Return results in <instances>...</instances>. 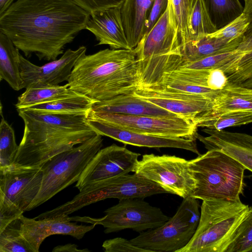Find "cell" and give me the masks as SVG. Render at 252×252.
Instances as JSON below:
<instances>
[{
  "mask_svg": "<svg viewBox=\"0 0 252 252\" xmlns=\"http://www.w3.org/2000/svg\"><path fill=\"white\" fill-rule=\"evenodd\" d=\"M90 18L72 0H17L0 16V32L26 57L53 61Z\"/></svg>",
  "mask_w": 252,
  "mask_h": 252,
  "instance_id": "1",
  "label": "cell"
},
{
  "mask_svg": "<svg viewBox=\"0 0 252 252\" xmlns=\"http://www.w3.org/2000/svg\"><path fill=\"white\" fill-rule=\"evenodd\" d=\"M17 111L25 125L23 136L13 163L17 165L41 168L54 156L97 134L87 123L90 111Z\"/></svg>",
  "mask_w": 252,
  "mask_h": 252,
  "instance_id": "2",
  "label": "cell"
},
{
  "mask_svg": "<svg viewBox=\"0 0 252 252\" xmlns=\"http://www.w3.org/2000/svg\"><path fill=\"white\" fill-rule=\"evenodd\" d=\"M139 75L134 50L105 49L82 56L67 81L68 87L96 101L133 93Z\"/></svg>",
  "mask_w": 252,
  "mask_h": 252,
  "instance_id": "3",
  "label": "cell"
},
{
  "mask_svg": "<svg viewBox=\"0 0 252 252\" xmlns=\"http://www.w3.org/2000/svg\"><path fill=\"white\" fill-rule=\"evenodd\" d=\"M189 163L195 181L191 197L202 201L240 199L246 169L237 160L212 149Z\"/></svg>",
  "mask_w": 252,
  "mask_h": 252,
  "instance_id": "4",
  "label": "cell"
},
{
  "mask_svg": "<svg viewBox=\"0 0 252 252\" xmlns=\"http://www.w3.org/2000/svg\"><path fill=\"white\" fill-rule=\"evenodd\" d=\"M249 207L240 200H203L197 229L177 252H225Z\"/></svg>",
  "mask_w": 252,
  "mask_h": 252,
  "instance_id": "5",
  "label": "cell"
},
{
  "mask_svg": "<svg viewBox=\"0 0 252 252\" xmlns=\"http://www.w3.org/2000/svg\"><path fill=\"white\" fill-rule=\"evenodd\" d=\"M181 36L177 20L170 0L151 30L136 47L139 84L150 85L162 74L167 65L180 54Z\"/></svg>",
  "mask_w": 252,
  "mask_h": 252,
  "instance_id": "6",
  "label": "cell"
},
{
  "mask_svg": "<svg viewBox=\"0 0 252 252\" xmlns=\"http://www.w3.org/2000/svg\"><path fill=\"white\" fill-rule=\"evenodd\" d=\"M167 192L157 184L134 173L121 174L92 183L82 188L70 201L52 210L43 213L37 219L69 215L83 207L107 198L119 200L129 198H144Z\"/></svg>",
  "mask_w": 252,
  "mask_h": 252,
  "instance_id": "7",
  "label": "cell"
},
{
  "mask_svg": "<svg viewBox=\"0 0 252 252\" xmlns=\"http://www.w3.org/2000/svg\"><path fill=\"white\" fill-rule=\"evenodd\" d=\"M102 146V135L96 134L45 163L41 167L43 178L40 189L28 211L39 206L77 182L89 162Z\"/></svg>",
  "mask_w": 252,
  "mask_h": 252,
  "instance_id": "8",
  "label": "cell"
},
{
  "mask_svg": "<svg viewBox=\"0 0 252 252\" xmlns=\"http://www.w3.org/2000/svg\"><path fill=\"white\" fill-rule=\"evenodd\" d=\"M200 216L198 199L189 196L183 199L175 215L163 224L140 232L130 241L150 252H177L193 236Z\"/></svg>",
  "mask_w": 252,
  "mask_h": 252,
  "instance_id": "9",
  "label": "cell"
},
{
  "mask_svg": "<svg viewBox=\"0 0 252 252\" xmlns=\"http://www.w3.org/2000/svg\"><path fill=\"white\" fill-rule=\"evenodd\" d=\"M42 178L41 168L12 164L0 168V230L28 211L39 192Z\"/></svg>",
  "mask_w": 252,
  "mask_h": 252,
  "instance_id": "10",
  "label": "cell"
},
{
  "mask_svg": "<svg viewBox=\"0 0 252 252\" xmlns=\"http://www.w3.org/2000/svg\"><path fill=\"white\" fill-rule=\"evenodd\" d=\"M100 218L74 216L71 221L101 225L106 234L130 229L138 232L154 229L166 222L170 218L159 208L153 206L143 198L119 200L118 204L106 210Z\"/></svg>",
  "mask_w": 252,
  "mask_h": 252,
  "instance_id": "11",
  "label": "cell"
},
{
  "mask_svg": "<svg viewBox=\"0 0 252 252\" xmlns=\"http://www.w3.org/2000/svg\"><path fill=\"white\" fill-rule=\"evenodd\" d=\"M134 172L183 199L191 197L195 188L189 160L175 156L144 155Z\"/></svg>",
  "mask_w": 252,
  "mask_h": 252,
  "instance_id": "12",
  "label": "cell"
},
{
  "mask_svg": "<svg viewBox=\"0 0 252 252\" xmlns=\"http://www.w3.org/2000/svg\"><path fill=\"white\" fill-rule=\"evenodd\" d=\"M89 116L106 124L134 132L168 137L197 139V126L193 121L180 116H132L97 112L92 110Z\"/></svg>",
  "mask_w": 252,
  "mask_h": 252,
  "instance_id": "13",
  "label": "cell"
},
{
  "mask_svg": "<svg viewBox=\"0 0 252 252\" xmlns=\"http://www.w3.org/2000/svg\"><path fill=\"white\" fill-rule=\"evenodd\" d=\"M140 155L125 146L115 144L101 149L83 171L75 187L80 190L92 183L134 172Z\"/></svg>",
  "mask_w": 252,
  "mask_h": 252,
  "instance_id": "14",
  "label": "cell"
},
{
  "mask_svg": "<svg viewBox=\"0 0 252 252\" xmlns=\"http://www.w3.org/2000/svg\"><path fill=\"white\" fill-rule=\"evenodd\" d=\"M86 51L84 46L76 50L68 49L60 59L41 66L32 63L21 54L20 73L24 88L57 86L68 81L75 64Z\"/></svg>",
  "mask_w": 252,
  "mask_h": 252,
  "instance_id": "15",
  "label": "cell"
},
{
  "mask_svg": "<svg viewBox=\"0 0 252 252\" xmlns=\"http://www.w3.org/2000/svg\"><path fill=\"white\" fill-rule=\"evenodd\" d=\"M134 94L161 108L194 122L199 115L210 110L214 98L162 89L138 87Z\"/></svg>",
  "mask_w": 252,
  "mask_h": 252,
  "instance_id": "16",
  "label": "cell"
},
{
  "mask_svg": "<svg viewBox=\"0 0 252 252\" xmlns=\"http://www.w3.org/2000/svg\"><path fill=\"white\" fill-rule=\"evenodd\" d=\"M19 219L21 234L29 243L33 252H38L43 241L51 235H68L81 239L95 226L72 222L70 217L67 215L40 219H30L22 215Z\"/></svg>",
  "mask_w": 252,
  "mask_h": 252,
  "instance_id": "17",
  "label": "cell"
},
{
  "mask_svg": "<svg viewBox=\"0 0 252 252\" xmlns=\"http://www.w3.org/2000/svg\"><path fill=\"white\" fill-rule=\"evenodd\" d=\"M87 123L97 133L125 144L149 148H174L188 150L198 156L195 138L168 137L134 132L106 124L88 116Z\"/></svg>",
  "mask_w": 252,
  "mask_h": 252,
  "instance_id": "18",
  "label": "cell"
},
{
  "mask_svg": "<svg viewBox=\"0 0 252 252\" xmlns=\"http://www.w3.org/2000/svg\"><path fill=\"white\" fill-rule=\"evenodd\" d=\"M121 7L96 11L90 14L85 29L95 36L98 45H107L113 49H131L124 30Z\"/></svg>",
  "mask_w": 252,
  "mask_h": 252,
  "instance_id": "19",
  "label": "cell"
},
{
  "mask_svg": "<svg viewBox=\"0 0 252 252\" xmlns=\"http://www.w3.org/2000/svg\"><path fill=\"white\" fill-rule=\"evenodd\" d=\"M209 136L197 133L196 138L208 150H218L231 156L252 172V135L205 128Z\"/></svg>",
  "mask_w": 252,
  "mask_h": 252,
  "instance_id": "20",
  "label": "cell"
},
{
  "mask_svg": "<svg viewBox=\"0 0 252 252\" xmlns=\"http://www.w3.org/2000/svg\"><path fill=\"white\" fill-rule=\"evenodd\" d=\"M94 112L158 117L179 116L136 95L133 93L121 94L110 99L95 102Z\"/></svg>",
  "mask_w": 252,
  "mask_h": 252,
  "instance_id": "21",
  "label": "cell"
},
{
  "mask_svg": "<svg viewBox=\"0 0 252 252\" xmlns=\"http://www.w3.org/2000/svg\"><path fill=\"white\" fill-rule=\"evenodd\" d=\"M243 13L249 24L236 49L235 58L227 64L224 72L229 83L239 85L252 76V0H244Z\"/></svg>",
  "mask_w": 252,
  "mask_h": 252,
  "instance_id": "22",
  "label": "cell"
},
{
  "mask_svg": "<svg viewBox=\"0 0 252 252\" xmlns=\"http://www.w3.org/2000/svg\"><path fill=\"white\" fill-rule=\"evenodd\" d=\"M242 37L229 41L208 34L194 40L188 41L180 45L181 59L169 72L173 71L181 63L195 62L212 55L233 51L238 47Z\"/></svg>",
  "mask_w": 252,
  "mask_h": 252,
  "instance_id": "23",
  "label": "cell"
},
{
  "mask_svg": "<svg viewBox=\"0 0 252 252\" xmlns=\"http://www.w3.org/2000/svg\"><path fill=\"white\" fill-rule=\"evenodd\" d=\"M154 0H125L122 19L129 45L134 49L145 34L147 19Z\"/></svg>",
  "mask_w": 252,
  "mask_h": 252,
  "instance_id": "24",
  "label": "cell"
},
{
  "mask_svg": "<svg viewBox=\"0 0 252 252\" xmlns=\"http://www.w3.org/2000/svg\"><path fill=\"white\" fill-rule=\"evenodd\" d=\"M229 111L252 112V88L228 82L219 91L214 99L211 109L202 114L212 115Z\"/></svg>",
  "mask_w": 252,
  "mask_h": 252,
  "instance_id": "25",
  "label": "cell"
},
{
  "mask_svg": "<svg viewBox=\"0 0 252 252\" xmlns=\"http://www.w3.org/2000/svg\"><path fill=\"white\" fill-rule=\"evenodd\" d=\"M19 49L5 34L0 32V78L15 91L24 88L20 73Z\"/></svg>",
  "mask_w": 252,
  "mask_h": 252,
  "instance_id": "26",
  "label": "cell"
},
{
  "mask_svg": "<svg viewBox=\"0 0 252 252\" xmlns=\"http://www.w3.org/2000/svg\"><path fill=\"white\" fill-rule=\"evenodd\" d=\"M66 84L42 87L29 88L21 94L15 104L17 109H23L36 104L52 101L77 94Z\"/></svg>",
  "mask_w": 252,
  "mask_h": 252,
  "instance_id": "27",
  "label": "cell"
},
{
  "mask_svg": "<svg viewBox=\"0 0 252 252\" xmlns=\"http://www.w3.org/2000/svg\"><path fill=\"white\" fill-rule=\"evenodd\" d=\"M96 101L79 94L52 101L42 102L19 109H31L41 112L75 113L90 111Z\"/></svg>",
  "mask_w": 252,
  "mask_h": 252,
  "instance_id": "28",
  "label": "cell"
},
{
  "mask_svg": "<svg viewBox=\"0 0 252 252\" xmlns=\"http://www.w3.org/2000/svg\"><path fill=\"white\" fill-rule=\"evenodd\" d=\"M197 127L222 130L252 123V112L229 111L212 115L200 114L194 120Z\"/></svg>",
  "mask_w": 252,
  "mask_h": 252,
  "instance_id": "29",
  "label": "cell"
},
{
  "mask_svg": "<svg viewBox=\"0 0 252 252\" xmlns=\"http://www.w3.org/2000/svg\"><path fill=\"white\" fill-rule=\"evenodd\" d=\"M210 18L218 30L241 15L244 7L239 0H203Z\"/></svg>",
  "mask_w": 252,
  "mask_h": 252,
  "instance_id": "30",
  "label": "cell"
},
{
  "mask_svg": "<svg viewBox=\"0 0 252 252\" xmlns=\"http://www.w3.org/2000/svg\"><path fill=\"white\" fill-rule=\"evenodd\" d=\"M217 30L210 18L204 0H195L189 17V33L186 42L194 40Z\"/></svg>",
  "mask_w": 252,
  "mask_h": 252,
  "instance_id": "31",
  "label": "cell"
},
{
  "mask_svg": "<svg viewBox=\"0 0 252 252\" xmlns=\"http://www.w3.org/2000/svg\"><path fill=\"white\" fill-rule=\"evenodd\" d=\"M0 252H33L21 234L19 218L0 230Z\"/></svg>",
  "mask_w": 252,
  "mask_h": 252,
  "instance_id": "32",
  "label": "cell"
},
{
  "mask_svg": "<svg viewBox=\"0 0 252 252\" xmlns=\"http://www.w3.org/2000/svg\"><path fill=\"white\" fill-rule=\"evenodd\" d=\"M0 124V168L14 163L19 145H17L14 129L1 114Z\"/></svg>",
  "mask_w": 252,
  "mask_h": 252,
  "instance_id": "33",
  "label": "cell"
},
{
  "mask_svg": "<svg viewBox=\"0 0 252 252\" xmlns=\"http://www.w3.org/2000/svg\"><path fill=\"white\" fill-rule=\"evenodd\" d=\"M225 252H252V207L249 208Z\"/></svg>",
  "mask_w": 252,
  "mask_h": 252,
  "instance_id": "34",
  "label": "cell"
},
{
  "mask_svg": "<svg viewBox=\"0 0 252 252\" xmlns=\"http://www.w3.org/2000/svg\"><path fill=\"white\" fill-rule=\"evenodd\" d=\"M235 50L207 57L197 61L181 63L175 69H212L220 68L231 62L238 54Z\"/></svg>",
  "mask_w": 252,
  "mask_h": 252,
  "instance_id": "35",
  "label": "cell"
},
{
  "mask_svg": "<svg viewBox=\"0 0 252 252\" xmlns=\"http://www.w3.org/2000/svg\"><path fill=\"white\" fill-rule=\"evenodd\" d=\"M249 24L248 20L243 12L230 23L210 34L215 37L232 41L243 36Z\"/></svg>",
  "mask_w": 252,
  "mask_h": 252,
  "instance_id": "36",
  "label": "cell"
},
{
  "mask_svg": "<svg viewBox=\"0 0 252 252\" xmlns=\"http://www.w3.org/2000/svg\"><path fill=\"white\" fill-rule=\"evenodd\" d=\"M170 0L177 20L182 45L186 42L188 37V24L190 15L189 3L188 0Z\"/></svg>",
  "mask_w": 252,
  "mask_h": 252,
  "instance_id": "37",
  "label": "cell"
},
{
  "mask_svg": "<svg viewBox=\"0 0 252 252\" xmlns=\"http://www.w3.org/2000/svg\"><path fill=\"white\" fill-rule=\"evenodd\" d=\"M102 247L106 252H150L146 249L135 246L130 240L121 237L105 240Z\"/></svg>",
  "mask_w": 252,
  "mask_h": 252,
  "instance_id": "38",
  "label": "cell"
},
{
  "mask_svg": "<svg viewBox=\"0 0 252 252\" xmlns=\"http://www.w3.org/2000/svg\"><path fill=\"white\" fill-rule=\"evenodd\" d=\"M90 14L96 11L121 6L125 0H72Z\"/></svg>",
  "mask_w": 252,
  "mask_h": 252,
  "instance_id": "39",
  "label": "cell"
},
{
  "mask_svg": "<svg viewBox=\"0 0 252 252\" xmlns=\"http://www.w3.org/2000/svg\"><path fill=\"white\" fill-rule=\"evenodd\" d=\"M168 3V0H154L147 19L144 35L153 28L166 9Z\"/></svg>",
  "mask_w": 252,
  "mask_h": 252,
  "instance_id": "40",
  "label": "cell"
},
{
  "mask_svg": "<svg viewBox=\"0 0 252 252\" xmlns=\"http://www.w3.org/2000/svg\"><path fill=\"white\" fill-rule=\"evenodd\" d=\"M53 252H89L87 249H79L76 244H67L63 245H58L52 250Z\"/></svg>",
  "mask_w": 252,
  "mask_h": 252,
  "instance_id": "41",
  "label": "cell"
},
{
  "mask_svg": "<svg viewBox=\"0 0 252 252\" xmlns=\"http://www.w3.org/2000/svg\"><path fill=\"white\" fill-rule=\"evenodd\" d=\"M15 0H0V16L14 2Z\"/></svg>",
  "mask_w": 252,
  "mask_h": 252,
  "instance_id": "42",
  "label": "cell"
},
{
  "mask_svg": "<svg viewBox=\"0 0 252 252\" xmlns=\"http://www.w3.org/2000/svg\"><path fill=\"white\" fill-rule=\"evenodd\" d=\"M239 85L247 88H252V76L245 82L239 84Z\"/></svg>",
  "mask_w": 252,
  "mask_h": 252,
  "instance_id": "43",
  "label": "cell"
},
{
  "mask_svg": "<svg viewBox=\"0 0 252 252\" xmlns=\"http://www.w3.org/2000/svg\"><path fill=\"white\" fill-rule=\"evenodd\" d=\"M195 0H188L189 5V8L190 11V13L192 7V6L195 2Z\"/></svg>",
  "mask_w": 252,
  "mask_h": 252,
  "instance_id": "44",
  "label": "cell"
}]
</instances>
